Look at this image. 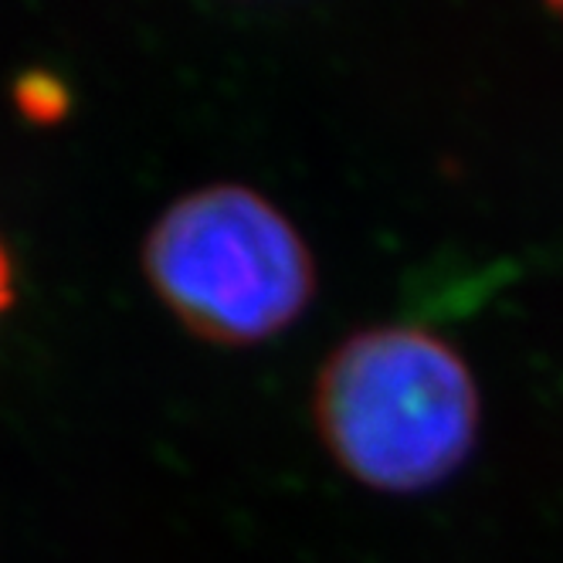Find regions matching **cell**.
Segmentation results:
<instances>
[{
    "instance_id": "6da1fadb",
    "label": "cell",
    "mask_w": 563,
    "mask_h": 563,
    "mask_svg": "<svg viewBox=\"0 0 563 563\" xmlns=\"http://www.w3.org/2000/svg\"><path fill=\"white\" fill-rule=\"evenodd\" d=\"M312 421L330 459L387 496L431 493L472 459L482 397L468 360L421 327L346 336L316 374Z\"/></svg>"
},
{
    "instance_id": "7a4b0ae2",
    "label": "cell",
    "mask_w": 563,
    "mask_h": 563,
    "mask_svg": "<svg viewBox=\"0 0 563 563\" xmlns=\"http://www.w3.org/2000/svg\"><path fill=\"white\" fill-rule=\"evenodd\" d=\"M143 275L190 336L218 346L282 336L316 296L306 238L241 184L177 197L143 238Z\"/></svg>"
},
{
    "instance_id": "3957f363",
    "label": "cell",
    "mask_w": 563,
    "mask_h": 563,
    "mask_svg": "<svg viewBox=\"0 0 563 563\" xmlns=\"http://www.w3.org/2000/svg\"><path fill=\"white\" fill-rule=\"evenodd\" d=\"M14 299V272H11V258L0 245V312H4Z\"/></svg>"
},
{
    "instance_id": "277c9868",
    "label": "cell",
    "mask_w": 563,
    "mask_h": 563,
    "mask_svg": "<svg viewBox=\"0 0 563 563\" xmlns=\"http://www.w3.org/2000/svg\"><path fill=\"white\" fill-rule=\"evenodd\" d=\"M543 4H547L553 14H560V18H563V0H543Z\"/></svg>"
}]
</instances>
